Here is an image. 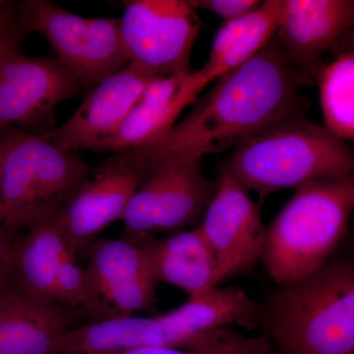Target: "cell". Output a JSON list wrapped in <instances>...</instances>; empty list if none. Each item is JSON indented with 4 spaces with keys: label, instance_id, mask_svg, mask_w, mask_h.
<instances>
[{
    "label": "cell",
    "instance_id": "ffe728a7",
    "mask_svg": "<svg viewBox=\"0 0 354 354\" xmlns=\"http://www.w3.org/2000/svg\"><path fill=\"white\" fill-rule=\"evenodd\" d=\"M27 230L24 239L13 250V265L17 269L21 290L57 301L58 264L71 248L55 216L32 223Z\"/></svg>",
    "mask_w": 354,
    "mask_h": 354
},
{
    "label": "cell",
    "instance_id": "5b68a950",
    "mask_svg": "<svg viewBox=\"0 0 354 354\" xmlns=\"http://www.w3.org/2000/svg\"><path fill=\"white\" fill-rule=\"evenodd\" d=\"M90 177L87 164L19 128L0 131V225L28 227L55 216Z\"/></svg>",
    "mask_w": 354,
    "mask_h": 354
},
{
    "label": "cell",
    "instance_id": "ba28073f",
    "mask_svg": "<svg viewBox=\"0 0 354 354\" xmlns=\"http://www.w3.org/2000/svg\"><path fill=\"white\" fill-rule=\"evenodd\" d=\"M121 34L131 62L156 76L187 75L202 28L189 0H127Z\"/></svg>",
    "mask_w": 354,
    "mask_h": 354
},
{
    "label": "cell",
    "instance_id": "9c48e42d",
    "mask_svg": "<svg viewBox=\"0 0 354 354\" xmlns=\"http://www.w3.org/2000/svg\"><path fill=\"white\" fill-rule=\"evenodd\" d=\"M216 183L202 169V160L165 165L150 172L128 203L122 220L127 235L178 234L200 227Z\"/></svg>",
    "mask_w": 354,
    "mask_h": 354
},
{
    "label": "cell",
    "instance_id": "7a4b0ae2",
    "mask_svg": "<svg viewBox=\"0 0 354 354\" xmlns=\"http://www.w3.org/2000/svg\"><path fill=\"white\" fill-rule=\"evenodd\" d=\"M259 328L283 354H354V263L337 256L279 283L259 304Z\"/></svg>",
    "mask_w": 354,
    "mask_h": 354
},
{
    "label": "cell",
    "instance_id": "ac0fdd59",
    "mask_svg": "<svg viewBox=\"0 0 354 354\" xmlns=\"http://www.w3.org/2000/svg\"><path fill=\"white\" fill-rule=\"evenodd\" d=\"M187 75L158 76L148 84L102 151L120 153L157 141L176 125L179 114L199 95Z\"/></svg>",
    "mask_w": 354,
    "mask_h": 354
},
{
    "label": "cell",
    "instance_id": "5bb4252c",
    "mask_svg": "<svg viewBox=\"0 0 354 354\" xmlns=\"http://www.w3.org/2000/svg\"><path fill=\"white\" fill-rule=\"evenodd\" d=\"M146 178L114 160H104L94 176L55 216L58 225L73 252L90 243L95 235L113 221L121 220L128 203Z\"/></svg>",
    "mask_w": 354,
    "mask_h": 354
},
{
    "label": "cell",
    "instance_id": "484cf974",
    "mask_svg": "<svg viewBox=\"0 0 354 354\" xmlns=\"http://www.w3.org/2000/svg\"><path fill=\"white\" fill-rule=\"evenodd\" d=\"M111 354H199L192 351H183V349L162 348V346H146L128 349V351H118Z\"/></svg>",
    "mask_w": 354,
    "mask_h": 354
},
{
    "label": "cell",
    "instance_id": "9a60e30c",
    "mask_svg": "<svg viewBox=\"0 0 354 354\" xmlns=\"http://www.w3.org/2000/svg\"><path fill=\"white\" fill-rule=\"evenodd\" d=\"M283 19L274 34L288 64L318 76L324 51L353 27V0H283Z\"/></svg>",
    "mask_w": 354,
    "mask_h": 354
},
{
    "label": "cell",
    "instance_id": "52a82bcc",
    "mask_svg": "<svg viewBox=\"0 0 354 354\" xmlns=\"http://www.w3.org/2000/svg\"><path fill=\"white\" fill-rule=\"evenodd\" d=\"M162 346L199 354H251L250 337L232 327L191 332L174 327L162 314L116 316L70 329L53 354H111L128 349Z\"/></svg>",
    "mask_w": 354,
    "mask_h": 354
},
{
    "label": "cell",
    "instance_id": "2e32d148",
    "mask_svg": "<svg viewBox=\"0 0 354 354\" xmlns=\"http://www.w3.org/2000/svg\"><path fill=\"white\" fill-rule=\"evenodd\" d=\"M78 310L23 290L0 295V354H53Z\"/></svg>",
    "mask_w": 354,
    "mask_h": 354
},
{
    "label": "cell",
    "instance_id": "6da1fadb",
    "mask_svg": "<svg viewBox=\"0 0 354 354\" xmlns=\"http://www.w3.org/2000/svg\"><path fill=\"white\" fill-rule=\"evenodd\" d=\"M311 78L288 64L272 37L241 67L221 76L180 123L157 141L113 156L148 176L165 165L202 160L304 108L299 90Z\"/></svg>",
    "mask_w": 354,
    "mask_h": 354
},
{
    "label": "cell",
    "instance_id": "44dd1931",
    "mask_svg": "<svg viewBox=\"0 0 354 354\" xmlns=\"http://www.w3.org/2000/svg\"><path fill=\"white\" fill-rule=\"evenodd\" d=\"M283 0H266L253 11L252 21L245 32L223 55L213 62H207L201 70L192 72L200 90L209 83L225 76L248 62L269 43L281 25Z\"/></svg>",
    "mask_w": 354,
    "mask_h": 354
},
{
    "label": "cell",
    "instance_id": "603a6c76",
    "mask_svg": "<svg viewBox=\"0 0 354 354\" xmlns=\"http://www.w3.org/2000/svg\"><path fill=\"white\" fill-rule=\"evenodd\" d=\"M252 12L245 14L235 19L225 21V24L221 26L220 30L216 32L209 53L208 62H215L221 55L225 53L239 41L242 35L245 32L247 28L252 21Z\"/></svg>",
    "mask_w": 354,
    "mask_h": 354
},
{
    "label": "cell",
    "instance_id": "7402d4cb",
    "mask_svg": "<svg viewBox=\"0 0 354 354\" xmlns=\"http://www.w3.org/2000/svg\"><path fill=\"white\" fill-rule=\"evenodd\" d=\"M324 124L342 141L354 139V53H344L318 74Z\"/></svg>",
    "mask_w": 354,
    "mask_h": 354
},
{
    "label": "cell",
    "instance_id": "d6986e66",
    "mask_svg": "<svg viewBox=\"0 0 354 354\" xmlns=\"http://www.w3.org/2000/svg\"><path fill=\"white\" fill-rule=\"evenodd\" d=\"M162 315L174 327L191 332L234 325L248 330L259 328V304L237 286H216Z\"/></svg>",
    "mask_w": 354,
    "mask_h": 354
},
{
    "label": "cell",
    "instance_id": "83f0119b",
    "mask_svg": "<svg viewBox=\"0 0 354 354\" xmlns=\"http://www.w3.org/2000/svg\"><path fill=\"white\" fill-rule=\"evenodd\" d=\"M7 271H8V269L0 271V295L3 292L4 286H6Z\"/></svg>",
    "mask_w": 354,
    "mask_h": 354
},
{
    "label": "cell",
    "instance_id": "277c9868",
    "mask_svg": "<svg viewBox=\"0 0 354 354\" xmlns=\"http://www.w3.org/2000/svg\"><path fill=\"white\" fill-rule=\"evenodd\" d=\"M354 208L353 176L309 181L266 227L260 262L274 283H288L332 259Z\"/></svg>",
    "mask_w": 354,
    "mask_h": 354
},
{
    "label": "cell",
    "instance_id": "e0dca14e",
    "mask_svg": "<svg viewBox=\"0 0 354 354\" xmlns=\"http://www.w3.org/2000/svg\"><path fill=\"white\" fill-rule=\"evenodd\" d=\"M132 237L145 251L158 283L176 286L189 297L221 283L215 255L199 227L162 239Z\"/></svg>",
    "mask_w": 354,
    "mask_h": 354
},
{
    "label": "cell",
    "instance_id": "f1b7e54d",
    "mask_svg": "<svg viewBox=\"0 0 354 354\" xmlns=\"http://www.w3.org/2000/svg\"><path fill=\"white\" fill-rule=\"evenodd\" d=\"M8 3V2H6V1H1V0H0V11L2 10V9L4 8V7L6 6V4Z\"/></svg>",
    "mask_w": 354,
    "mask_h": 354
},
{
    "label": "cell",
    "instance_id": "7c38bea8",
    "mask_svg": "<svg viewBox=\"0 0 354 354\" xmlns=\"http://www.w3.org/2000/svg\"><path fill=\"white\" fill-rule=\"evenodd\" d=\"M156 77L145 67L130 62L88 91L80 106L68 120L41 136L72 153L104 150Z\"/></svg>",
    "mask_w": 354,
    "mask_h": 354
},
{
    "label": "cell",
    "instance_id": "8fae6325",
    "mask_svg": "<svg viewBox=\"0 0 354 354\" xmlns=\"http://www.w3.org/2000/svg\"><path fill=\"white\" fill-rule=\"evenodd\" d=\"M262 203L221 171L215 196L209 203L200 230L218 263L220 281L250 274L260 262L266 227Z\"/></svg>",
    "mask_w": 354,
    "mask_h": 354
},
{
    "label": "cell",
    "instance_id": "4fadbf2b",
    "mask_svg": "<svg viewBox=\"0 0 354 354\" xmlns=\"http://www.w3.org/2000/svg\"><path fill=\"white\" fill-rule=\"evenodd\" d=\"M86 272L97 297L120 316L152 311L157 304L158 281L138 241L102 239L87 246Z\"/></svg>",
    "mask_w": 354,
    "mask_h": 354
},
{
    "label": "cell",
    "instance_id": "d4e9b609",
    "mask_svg": "<svg viewBox=\"0 0 354 354\" xmlns=\"http://www.w3.org/2000/svg\"><path fill=\"white\" fill-rule=\"evenodd\" d=\"M26 35L18 23L15 10L7 3L0 11V62L9 53L20 48Z\"/></svg>",
    "mask_w": 354,
    "mask_h": 354
},
{
    "label": "cell",
    "instance_id": "f546056e",
    "mask_svg": "<svg viewBox=\"0 0 354 354\" xmlns=\"http://www.w3.org/2000/svg\"><path fill=\"white\" fill-rule=\"evenodd\" d=\"M266 354H283V353H272V351H269V353H267Z\"/></svg>",
    "mask_w": 354,
    "mask_h": 354
},
{
    "label": "cell",
    "instance_id": "8992f818",
    "mask_svg": "<svg viewBox=\"0 0 354 354\" xmlns=\"http://www.w3.org/2000/svg\"><path fill=\"white\" fill-rule=\"evenodd\" d=\"M26 34L37 32L84 91H90L131 62L120 19L83 17L50 0H26L14 8Z\"/></svg>",
    "mask_w": 354,
    "mask_h": 354
},
{
    "label": "cell",
    "instance_id": "30bf717a",
    "mask_svg": "<svg viewBox=\"0 0 354 354\" xmlns=\"http://www.w3.org/2000/svg\"><path fill=\"white\" fill-rule=\"evenodd\" d=\"M83 91L57 57H29L18 48L0 62V131H50L57 106Z\"/></svg>",
    "mask_w": 354,
    "mask_h": 354
},
{
    "label": "cell",
    "instance_id": "cb8c5ba5",
    "mask_svg": "<svg viewBox=\"0 0 354 354\" xmlns=\"http://www.w3.org/2000/svg\"><path fill=\"white\" fill-rule=\"evenodd\" d=\"M189 2L197 10L211 11L225 21L252 12L262 3L257 0H189Z\"/></svg>",
    "mask_w": 354,
    "mask_h": 354
},
{
    "label": "cell",
    "instance_id": "3957f363",
    "mask_svg": "<svg viewBox=\"0 0 354 354\" xmlns=\"http://www.w3.org/2000/svg\"><path fill=\"white\" fill-rule=\"evenodd\" d=\"M353 152L325 127L285 118L235 146L221 171L262 203L268 195L297 189L317 179L353 176Z\"/></svg>",
    "mask_w": 354,
    "mask_h": 354
},
{
    "label": "cell",
    "instance_id": "4316f807",
    "mask_svg": "<svg viewBox=\"0 0 354 354\" xmlns=\"http://www.w3.org/2000/svg\"><path fill=\"white\" fill-rule=\"evenodd\" d=\"M10 265H13V250L9 248L0 225V271L8 269Z\"/></svg>",
    "mask_w": 354,
    "mask_h": 354
}]
</instances>
